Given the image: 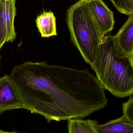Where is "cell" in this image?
Segmentation results:
<instances>
[{
  "label": "cell",
  "mask_w": 133,
  "mask_h": 133,
  "mask_svg": "<svg viewBox=\"0 0 133 133\" xmlns=\"http://www.w3.org/2000/svg\"><path fill=\"white\" fill-rule=\"evenodd\" d=\"M116 45L121 51L130 57L133 55V14L129 16L118 33L114 36Z\"/></svg>",
  "instance_id": "6"
},
{
  "label": "cell",
  "mask_w": 133,
  "mask_h": 133,
  "mask_svg": "<svg viewBox=\"0 0 133 133\" xmlns=\"http://www.w3.org/2000/svg\"><path fill=\"white\" fill-rule=\"evenodd\" d=\"M2 59V57L1 56V55H0V67H1V60Z\"/></svg>",
  "instance_id": "15"
},
{
  "label": "cell",
  "mask_w": 133,
  "mask_h": 133,
  "mask_svg": "<svg viewBox=\"0 0 133 133\" xmlns=\"http://www.w3.org/2000/svg\"><path fill=\"white\" fill-rule=\"evenodd\" d=\"M36 22L42 37L57 36L56 18L52 12H44L38 16Z\"/></svg>",
  "instance_id": "8"
},
{
  "label": "cell",
  "mask_w": 133,
  "mask_h": 133,
  "mask_svg": "<svg viewBox=\"0 0 133 133\" xmlns=\"http://www.w3.org/2000/svg\"><path fill=\"white\" fill-rule=\"evenodd\" d=\"M99 133H133V125L124 116L104 124H98Z\"/></svg>",
  "instance_id": "9"
},
{
  "label": "cell",
  "mask_w": 133,
  "mask_h": 133,
  "mask_svg": "<svg viewBox=\"0 0 133 133\" xmlns=\"http://www.w3.org/2000/svg\"><path fill=\"white\" fill-rule=\"evenodd\" d=\"M67 121V133H99L97 130L98 122L96 120L77 118Z\"/></svg>",
  "instance_id": "10"
},
{
  "label": "cell",
  "mask_w": 133,
  "mask_h": 133,
  "mask_svg": "<svg viewBox=\"0 0 133 133\" xmlns=\"http://www.w3.org/2000/svg\"><path fill=\"white\" fill-rule=\"evenodd\" d=\"M0 133H20L17 132H15V131H4V130H0Z\"/></svg>",
  "instance_id": "14"
},
{
  "label": "cell",
  "mask_w": 133,
  "mask_h": 133,
  "mask_svg": "<svg viewBox=\"0 0 133 133\" xmlns=\"http://www.w3.org/2000/svg\"><path fill=\"white\" fill-rule=\"evenodd\" d=\"M131 59H132V62L133 65V55L131 57Z\"/></svg>",
  "instance_id": "16"
},
{
  "label": "cell",
  "mask_w": 133,
  "mask_h": 133,
  "mask_svg": "<svg viewBox=\"0 0 133 133\" xmlns=\"http://www.w3.org/2000/svg\"><path fill=\"white\" fill-rule=\"evenodd\" d=\"M94 19L102 36L112 30L115 21L113 12L102 0H88Z\"/></svg>",
  "instance_id": "5"
},
{
  "label": "cell",
  "mask_w": 133,
  "mask_h": 133,
  "mask_svg": "<svg viewBox=\"0 0 133 133\" xmlns=\"http://www.w3.org/2000/svg\"><path fill=\"white\" fill-rule=\"evenodd\" d=\"M121 13L129 16L133 14V0H111Z\"/></svg>",
  "instance_id": "11"
},
{
  "label": "cell",
  "mask_w": 133,
  "mask_h": 133,
  "mask_svg": "<svg viewBox=\"0 0 133 133\" xmlns=\"http://www.w3.org/2000/svg\"><path fill=\"white\" fill-rule=\"evenodd\" d=\"M22 109L18 92L10 75L0 77V115L5 111Z\"/></svg>",
  "instance_id": "4"
},
{
  "label": "cell",
  "mask_w": 133,
  "mask_h": 133,
  "mask_svg": "<svg viewBox=\"0 0 133 133\" xmlns=\"http://www.w3.org/2000/svg\"><path fill=\"white\" fill-rule=\"evenodd\" d=\"M2 0H0V2H1V1Z\"/></svg>",
  "instance_id": "17"
},
{
  "label": "cell",
  "mask_w": 133,
  "mask_h": 133,
  "mask_svg": "<svg viewBox=\"0 0 133 133\" xmlns=\"http://www.w3.org/2000/svg\"><path fill=\"white\" fill-rule=\"evenodd\" d=\"M66 23L74 46L87 64L96 58L103 36L94 19L88 0H79L66 12Z\"/></svg>",
  "instance_id": "3"
},
{
  "label": "cell",
  "mask_w": 133,
  "mask_h": 133,
  "mask_svg": "<svg viewBox=\"0 0 133 133\" xmlns=\"http://www.w3.org/2000/svg\"><path fill=\"white\" fill-rule=\"evenodd\" d=\"M2 0L0 2V51L4 44L7 42V32L6 27L2 19Z\"/></svg>",
  "instance_id": "13"
},
{
  "label": "cell",
  "mask_w": 133,
  "mask_h": 133,
  "mask_svg": "<svg viewBox=\"0 0 133 133\" xmlns=\"http://www.w3.org/2000/svg\"><path fill=\"white\" fill-rule=\"evenodd\" d=\"M16 0H2V19L7 32V42H13L16 39L15 19L16 14Z\"/></svg>",
  "instance_id": "7"
},
{
  "label": "cell",
  "mask_w": 133,
  "mask_h": 133,
  "mask_svg": "<svg viewBox=\"0 0 133 133\" xmlns=\"http://www.w3.org/2000/svg\"><path fill=\"white\" fill-rule=\"evenodd\" d=\"M105 89L119 98L133 94V65L131 57L120 50L114 36L105 34L90 65Z\"/></svg>",
  "instance_id": "2"
},
{
  "label": "cell",
  "mask_w": 133,
  "mask_h": 133,
  "mask_svg": "<svg viewBox=\"0 0 133 133\" xmlns=\"http://www.w3.org/2000/svg\"><path fill=\"white\" fill-rule=\"evenodd\" d=\"M10 76L22 109L49 123L83 118L108 102L105 89L88 70L28 61L14 66Z\"/></svg>",
  "instance_id": "1"
},
{
  "label": "cell",
  "mask_w": 133,
  "mask_h": 133,
  "mask_svg": "<svg viewBox=\"0 0 133 133\" xmlns=\"http://www.w3.org/2000/svg\"><path fill=\"white\" fill-rule=\"evenodd\" d=\"M123 115L133 125V97L123 104Z\"/></svg>",
  "instance_id": "12"
}]
</instances>
